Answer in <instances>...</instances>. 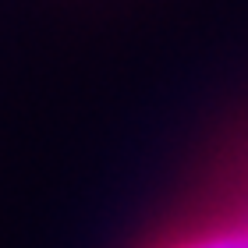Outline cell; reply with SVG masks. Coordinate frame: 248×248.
<instances>
[{
  "label": "cell",
  "instance_id": "obj_1",
  "mask_svg": "<svg viewBox=\"0 0 248 248\" xmlns=\"http://www.w3.org/2000/svg\"><path fill=\"white\" fill-rule=\"evenodd\" d=\"M128 248H248V124Z\"/></svg>",
  "mask_w": 248,
  "mask_h": 248
}]
</instances>
